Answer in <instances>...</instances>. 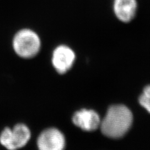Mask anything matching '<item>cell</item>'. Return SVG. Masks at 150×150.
<instances>
[{
	"label": "cell",
	"instance_id": "obj_1",
	"mask_svg": "<svg viewBox=\"0 0 150 150\" xmlns=\"http://www.w3.org/2000/svg\"><path fill=\"white\" fill-rule=\"evenodd\" d=\"M132 123L133 114L128 108L116 105L109 108L105 118L101 120L100 127L106 137L120 138L128 132Z\"/></svg>",
	"mask_w": 150,
	"mask_h": 150
},
{
	"label": "cell",
	"instance_id": "obj_2",
	"mask_svg": "<svg viewBox=\"0 0 150 150\" xmlns=\"http://www.w3.org/2000/svg\"><path fill=\"white\" fill-rule=\"evenodd\" d=\"M12 46L15 53L23 59H31L39 53L41 40L35 31L30 29H22L14 36Z\"/></svg>",
	"mask_w": 150,
	"mask_h": 150
},
{
	"label": "cell",
	"instance_id": "obj_3",
	"mask_svg": "<svg viewBox=\"0 0 150 150\" xmlns=\"http://www.w3.org/2000/svg\"><path fill=\"white\" fill-rule=\"evenodd\" d=\"M31 138L30 128L25 123H17L13 128L6 127L0 133V144L7 150L24 148Z\"/></svg>",
	"mask_w": 150,
	"mask_h": 150
},
{
	"label": "cell",
	"instance_id": "obj_4",
	"mask_svg": "<svg viewBox=\"0 0 150 150\" xmlns=\"http://www.w3.org/2000/svg\"><path fill=\"white\" fill-rule=\"evenodd\" d=\"M36 144L38 150H64L66 139L60 130L49 128L44 129L39 134Z\"/></svg>",
	"mask_w": 150,
	"mask_h": 150
},
{
	"label": "cell",
	"instance_id": "obj_5",
	"mask_svg": "<svg viewBox=\"0 0 150 150\" xmlns=\"http://www.w3.org/2000/svg\"><path fill=\"white\" fill-rule=\"evenodd\" d=\"M76 58L73 50L67 45L58 46L52 54L51 62L56 71L64 74L72 67Z\"/></svg>",
	"mask_w": 150,
	"mask_h": 150
},
{
	"label": "cell",
	"instance_id": "obj_6",
	"mask_svg": "<svg viewBox=\"0 0 150 150\" xmlns=\"http://www.w3.org/2000/svg\"><path fill=\"white\" fill-rule=\"evenodd\" d=\"M72 121L74 125L86 131L97 129L101 123L99 115L95 111L86 109H83L75 112Z\"/></svg>",
	"mask_w": 150,
	"mask_h": 150
},
{
	"label": "cell",
	"instance_id": "obj_7",
	"mask_svg": "<svg viewBox=\"0 0 150 150\" xmlns=\"http://www.w3.org/2000/svg\"><path fill=\"white\" fill-rule=\"evenodd\" d=\"M137 0H114L113 11L118 20L129 23L134 18L137 11Z\"/></svg>",
	"mask_w": 150,
	"mask_h": 150
},
{
	"label": "cell",
	"instance_id": "obj_8",
	"mask_svg": "<svg viewBox=\"0 0 150 150\" xmlns=\"http://www.w3.org/2000/svg\"><path fill=\"white\" fill-rule=\"evenodd\" d=\"M139 104L150 113V85L145 87L139 98Z\"/></svg>",
	"mask_w": 150,
	"mask_h": 150
}]
</instances>
